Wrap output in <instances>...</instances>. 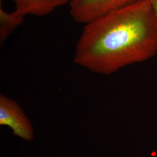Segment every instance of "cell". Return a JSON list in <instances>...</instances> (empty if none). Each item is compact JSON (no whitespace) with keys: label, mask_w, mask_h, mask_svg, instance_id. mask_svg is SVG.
<instances>
[{"label":"cell","mask_w":157,"mask_h":157,"mask_svg":"<svg viewBox=\"0 0 157 157\" xmlns=\"http://www.w3.org/2000/svg\"><path fill=\"white\" fill-rule=\"evenodd\" d=\"M157 54V19L148 0H139L84 25L74 62L110 75Z\"/></svg>","instance_id":"1"},{"label":"cell","mask_w":157,"mask_h":157,"mask_svg":"<svg viewBox=\"0 0 157 157\" xmlns=\"http://www.w3.org/2000/svg\"><path fill=\"white\" fill-rule=\"evenodd\" d=\"M139 0H70L69 14L76 22L86 25L111 12Z\"/></svg>","instance_id":"2"},{"label":"cell","mask_w":157,"mask_h":157,"mask_svg":"<svg viewBox=\"0 0 157 157\" xmlns=\"http://www.w3.org/2000/svg\"><path fill=\"white\" fill-rule=\"evenodd\" d=\"M0 125L11 129L13 135L24 140L34 139L33 125L17 101L2 94L0 95Z\"/></svg>","instance_id":"3"},{"label":"cell","mask_w":157,"mask_h":157,"mask_svg":"<svg viewBox=\"0 0 157 157\" xmlns=\"http://www.w3.org/2000/svg\"><path fill=\"white\" fill-rule=\"evenodd\" d=\"M70 0H12L15 11L25 17L27 15L44 17L58 8L69 4Z\"/></svg>","instance_id":"4"},{"label":"cell","mask_w":157,"mask_h":157,"mask_svg":"<svg viewBox=\"0 0 157 157\" xmlns=\"http://www.w3.org/2000/svg\"><path fill=\"white\" fill-rule=\"evenodd\" d=\"M24 18V16L15 10L7 12L1 6L0 7V41L1 44L21 25Z\"/></svg>","instance_id":"5"},{"label":"cell","mask_w":157,"mask_h":157,"mask_svg":"<svg viewBox=\"0 0 157 157\" xmlns=\"http://www.w3.org/2000/svg\"><path fill=\"white\" fill-rule=\"evenodd\" d=\"M148 1L157 19V0H148Z\"/></svg>","instance_id":"6"},{"label":"cell","mask_w":157,"mask_h":157,"mask_svg":"<svg viewBox=\"0 0 157 157\" xmlns=\"http://www.w3.org/2000/svg\"><path fill=\"white\" fill-rule=\"evenodd\" d=\"M154 157H157V155H155Z\"/></svg>","instance_id":"7"}]
</instances>
